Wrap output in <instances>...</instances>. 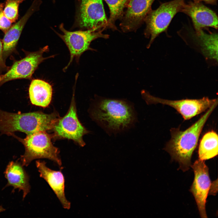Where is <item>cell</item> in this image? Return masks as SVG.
I'll return each instance as SVG.
<instances>
[{
  "label": "cell",
  "instance_id": "1",
  "mask_svg": "<svg viewBox=\"0 0 218 218\" xmlns=\"http://www.w3.org/2000/svg\"><path fill=\"white\" fill-rule=\"evenodd\" d=\"M92 116L107 132L117 133L130 127L136 121L133 106L126 100L101 97Z\"/></svg>",
  "mask_w": 218,
  "mask_h": 218
},
{
  "label": "cell",
  "instance_id": "2",
  "mask_svg": "<svg viewBox=\"0 0 218 218\" xmlns=\"http://www.w3.org/2000/svg\"><path fill=\"white\" fill-rule=\"evenodd\" d=\"M217 103L210 108L197 122L184 131L178 128L170 130L171 137L165 148L173 159L178 162L180 168L184 171L188 170L191 165L193 151L197 146L203 128Z\"/></svg>",
  "mask_w": 218,
  "mask_h": 218
},
{
  "label": "cell",
  "instance_id": "3",
  "mask_svg": "<svg viewBox=\"0 0 218 218\" xmlns=\"http://www.w3.org/2000/svg\"><path fill=\"white\" fill-rule=\"evenodd\" d=\"M60 118L55 112L48 114L41 112L13 113L0 109V132L11 135L16 131L24 132L27 135L46 131L52 129Z\"/></svg>",
  "mask_w": 218,
  "mask_h": 218
},
{
  "label": "cell",
  "instance_id": "4",
  "mask_svg": "<svg viewBox=\"0 0 218 218\" xmlns=\"http://www.w3.org/2000/svg\"><path fill=\"white\" fill-rule=\"evenodd\" d=\"M11 135L15 137L24 146L25 153L20 157L23 166H27L33 160L40 158L49 159L59 167L61 166L59 150L53 145L50 136L46 131H39L27 135L24 139L19 138L13 134Z\"/></svg>",
  "mask_w": 218,
  "mask_h": 218
},
{
  "label": "cell",
  "instance_id": "5",
  "mask_svg": "<svg viewBox=\"0 0 218 218\" xmlns=\"http://www.w3.org/2000/svg\"><path fill=\"white\" fill-rule=\"evenodd\" d=\"M59 28L62 33L60 34L54 29L53 30L64 42L69 50L70 54L69 61L63 69L65 71L75 59L79 61L81 55L88 50L95 51L90 47L91 42L98 38H107L109 35L104 34L102 31L104 29L98 30H86L75 31H70L66 30L63 23L61 24Z\"/></svg>",
  "mask_w": 218,
  "mask_h": 218
},
{
  "label": "cell",
  "instance_id": "6",
  "mask_svg": "<svg viewBox=\"0 0 218 218\" xmlns=\"http://www.w3.org/2000/svg\"><path fill=\"white\" fill-rule=\"evenodd\" d=\"M185 3V0H173L162 4L156 10H151L145 20L146 27L144 35L150 38L147 48L156 37L166 29L173 18L181 12Z\"/></svg>",
  "mask_w": 218,
  "mask_h": 218
},
{
  "label": "cell",
  "instance_id": "7",
  "mask_svg": "<svg viewBox=\"0 0 218 218\" xmlns=\"http://www.w3.org/2000/svg\"><path fill=\"white\" fill-rule=\"evenodd\" d=\"M74 27L98 30L108 25L102 0H80Z\"/></svg>",
  "mask_w": 218,
  "mask_h": 218
},
{
  "label": "cell",
  "instance_id": "8",
  "mask_svg": "<svg viewBox=\"0 0 218 218\" xmlns=\"http://www.w3.org/2000/svg\"><path fill=\"white\" fill-rule=\"evenodd\" d=\"M141 94L147 104L160 103L169 105L175 109L185 120L191 119L218 102L217 99H210L207 97L197 99L169 100L154 96L144 90L142 91Z\"/></svg>",
  "mask_w": 218,
  "mask_h": 218
},
{
  "label": "cell",
  "instance_id": "9",
  "mask_svg": "<svg viewBox=\"0 0 218 218\" xmlns=\"http://www.w3.org/2000/svg\"><path fill=\"white\" fill-rule=\"evenodd\" d=\"M74 90L68 112L63 117L59 118L52 128L53 136L56 138L72 140L81 146L84 147L85 143L83 136L87 134L88 131L78 118Z\"/></svg>",
  "mask_w": 218,
  "mask_h": 218
},
{
  "label": "cell",
  "instance_id": "10",
  "mask_svg": "<svg viewBox=\"0 0 218 218\" xmlns=\"http://www.w3.org/2000/svg\"><path fill=\"white\" fill-rule=\"evenodd\" d=\"M48 51V46H46L38 51L28 53L24 58L15 62L7 72L3 75L1 84L17 79H31L40 64L54 57L53 55L47 57L43 56V54Z\"/></svg>",
  "mask_w": 218,
  "mask_h": 218
},
{
  "label": "cell",
  "instance_id": "11",
  "mask_svg": "<svg viewBox=\"0 0 218 218\" xmlns=\"http://www.w3.org/2000/svg\"><path fill=\"white\" fill-rule=\"evenodd\" d=\"M194 173V178L190 189L197 205L201 217L207 218L205 204L211 182L209 169L203 160L200 159L191 165Z\"/></svg>",
  "mask_w": 218,
  "mask_h": 218
},
{
  "label": "cell",
  "instance_id": "12",
  "mask_svg": "<svg viewBox=\"0 0 218 218\" xmlns=\"http://www.w3.org/2000/svg\"><path fill=\"white\" fill-rule=\"evenodd\" d=\"M155 0H130L120 25L123 31L136 30L151 11Z\"/></svg>",
  "mask_w": 218,
  "mask_h": 218
},
{
  "label": "cell",
  "instance_id": "13",
  "mask_svg": "<svg viewBox=\"0 0 218 218\" xmlns=\"http://www.w3.org/2000/svg\"><path fill=\"white\" fill-rule=\"evenodd\" d=\"M181 12L190 16L195 31L206 27L218 28V18L215 13L200 2H190L186 3Z\"/></svg>",
  "mask_w": 218,
  "mask_h": 218
},
{
  "label": "cell",
  "instance_id": "14",
  "mask_svg": "<svg viewBox=\"0 0 218 218\" xmlns=\"http://www.w3.org/2000/svg\"><path fill=\"white\" fill-rule=\"evenodd\" d=\"M42 2L34 0L26 12L18 22L12 25L5 33L2 41L4 60L15 50L22 31L29 18L38 11Z\"/></svg>",
  "mask_w": 218,
  "mask_h": 218
},
{
  "label": "cell",
  "instance_id": "15",
  "mask_svg": "<svg viewBox=\"0 0 218 218\" xmlns=\"http://www.w3.org/2000/svg\"><path fill=\"white\" fill-rule=\"evenodd\" d=\"M44 161L37 160L36 167L40 177L48 183L61 202L63 207L69 209L70 203L66 199L64 193V179L60 171L53 170L48 168Z\"/></svg>",
  "mask_w": 218,
  "mask_h": 218
},
{
  "label": "cell",
  "instance_id": "16",
  "mask_svg": "<svg viewBox=\"0 0 218 218\" xmlns=\"http://www.w3.org/2000/svg\"><path fill=\"white\" fill-rule=\"evenodd\" d=\"M21 162L12 161L9 163L4 172L7 180L5 187L12 186L13 190L18 189L23 192L24 199L30 191L29 177Z\"/></svg>",
  "mask_w": 218,
  "mask_h": 218
},
{
  "label": "cell",
  "instance_id": "17",
  "mask_svg": "<svg viewBox=\"0 0 218 218\" xmlns=\"http://www.w3.org/2000/svg\"><path fill=\"white\" fill-rule=\"evenodd\" d=\"M29 94L32 104L45 107L48 106L51 100L52 87L49 83L44 80L34 79L29 86Z\"/></svg>",
  "mask_w": 218,
  "mask_h": 218
},
{
  "label": "cell",
  "instance_id": "18",
  "mask_svg": "<svg viewBox=\"0 0 218 218\" xmlns=\"http://www.w3.org/2000/svg\"><path fill=\"white\" fill-rule=\"evenodd\" d=\"M194 39L201 47L206 57L217 61L218 35L210 33L207 34L203 30L195 31L193 34Z\"/></svg>",
  "mask_w": 218,
  "mask_h": 218
},
{
  "label": "cell",
  "instance_id": "19",
  "mask_svg": "<svg viewBox=\"0 0 218 218\" xmlns=\"http://www.w3.org/2000/svg\"><path fill=\"white\" fill-rule=\"evenodd\" d=\"M218 135L213 131L208 132L202 137L200 143L198 155L199 159L205 160L218 154Z\"/></svg>",
  "mask_w": 218,
  "mask_h": 218
},
{
  "label": "cell",
  "instance_id": "20",
  "mask_svg": "<svg viewBox=\"0 0 218 218\" xmlns=\"http://www.w3.org/2000/svg\"><path fill=\"white\" fill-rule=\"evenodd\" d=\"M109 6L110 15L108 20L107 27L114 29H117L115 22L122 17L124 10L127 7L130 0H105Z\"/></svg>",
  "mask_w": 218,
  "mask_h": 218
},
{
  "label": "cell",
  "instance_id": "21",
  "mask_svg": "<svg viewBox=\"0 0 218 218\" xmlns=\"http://www.w3.org/2000/svg\"><path fill=\"white\" fill-rule=\"evenodd\" d=\"M24 0H6L3 9L5 16L13 23L18 17V8Z\"/></svg>",
  "mask_w": 218,
  "mask_h": 218
},
{
  "label": "cell",
  "instance_id": "22",
  "mask_svg": "<svg viewBox=\"0 0 218 218\" xmlns=\"http://www.w3.org/2000/svg\"><path fill=\"white\" fill-rule=\"evenodd\" d=\"M4 5V3H0V30L5 33L12 25V23L3 13Z\"/></svg>",
  "mask_w": 218,
  "mask_h": 218
},
{
  "label": "cell",
  "instance_id": "23",
  "mask_svg": "<svg viewBox=\"0 0 218 218\" xmlns=\"http://www.w3.org/2000/svg\"><path fill=\"white\" fill-rule=\"evenodd\" d=\"M7 68L3 57L2 43L0 40V69H6Z\"/></svg>",
  "mask_w": 218,
  "mask_h": 218
},
{
  "label": "cell",
  "instance_id": "24",
  "mask_svg": "<svg viewBox=\"0 0 218 218\" xmlns=\"http://www.w3.org/2000/svg\"><path fill=\"white\" fill-rule=\"evenodd\" d=\"M217 180L216 181H213L212 184H211L209 192L211 194L215 195L216 192L217 191V189H216V187H217Z\"/></svg>",
  "mask_w": 218,
  "mask_h": 218
},
{
  "label": "cell",
  "instance_id": "25",
  "mask_svg": "<svg viewBox=\"0 0 218 218\" xmlns=\"http://www.w3.org/2000/svg\"><path fill=\"white\" fill-rule=\"evenodd\" d=\"M202 1H203L209 4L215 5L216 0H193V2H200Z\"/></svg>",
  "mask_w": 218,
  "mask_h": 218
},
{
  "label": "cell",
  "instance_id": "26",
  "mask_svg": "<svg viewBox=\"0 0 218 218\" xmlns=\"http://www.w3.org/2000/svg\"><path fill=\"white\" fill-rule=\"evenodd\" d=\"M5 210V209L2 206H0V213L4 211Z\"/></svg>",
  "mask_w": 218,
  "mask_h": 218
},
{
  "label": "cell",
  "instance_id": "27",
  "mask_svg": "<svg viewBox=\"0 0 218 218\" xmlns=\"http://www.w3.org/2000/svg\"><path fill=\"white\" fill-rule=\"evenodd\" d=\"M3 78V75L0 76V83L1 82Z\"/></svg>",
  "mask_w": 218,
  "mask_h": 218
},
{
  "label": "cell",
  "instance_id": "28",
  "mask_svg": "<svg viewBox=\"0 0 218 218\" xmlns=\"http://www.w3.org/2000/svg\"><path fill=\"white\" fill-rule=\"evenodd\" d=\"M53 1L54 2H55V0H53Z\"/></svg>",
  "mask_w": 218,
  "mask_h": 218
},
{
  "label": "cell",
  "instance_id": "29",
  "mask_svg": "<svg viewBox=\"0 0 218 218\" xmlns=\"http://www.w3.org/2000/svg\"><path fill=\"white\" fill-rule=\"evenodd\" d=\"M78 1H80V0H77Z\"/></svg>",
  "mask_w": 218,
  "mask_h": 218
}]
</instances>
